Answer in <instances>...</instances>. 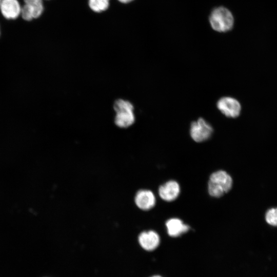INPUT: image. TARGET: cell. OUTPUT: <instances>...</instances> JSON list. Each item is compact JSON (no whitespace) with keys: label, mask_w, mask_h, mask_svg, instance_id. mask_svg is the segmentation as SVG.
<instances>
[{"label":"cell","mask_w":277,"mask_h":277,"mask_svg":"<svg viewBox=\"0 0 277 277\" xmlns=\"http://www.w3.org/2000/svg\"><path fill=\"white\" fill-rule=\"evenodd\" d=\"M232 185L231 177L226 171L219 170L210 176L208 189L209 194L219 197L228 192Z\"/></svg>","instance_id":"cell-1"},{"label":"cell","mask_w":277,"mask_h":277,"mask_svg":"<svg viewBox=\"0 0 277 277\" xmlns=\"http://www.w3.org/2000/svg\"><path fill=\"white\" fill-rule=\"evenodd\" d=\"M218 109L225 116L235 118L238 117L241 111V105L235 98L225 96L221 98L217 102Z\"/></svg>","instance_id":"cell-5"},{"label":"cell","mask_w":277,"mask_h":277,"mask_svg":"<svg viewBox=\"0 0 277 277\" xmlns=\"http://www.w3.org/2000/svg\"><path fill=\"white\" fill-rule=\"evenodd\" d=\"M120 2L123 3V4H127L130 3L131 2L134 1V0H117Z\"/></svg>","instance_id":"cell-14"},{"label":"cell","mask_w":277,"mask_h":277,"mask_svg":"<svg viewBox=\"0 0 277 277\" xmlns=\"http://www.w3.org/2000/svg\"><path fill=\"white\" fill-rule=\"evenodd\" d=\"M213 132L212 127L203 118L193 122L190 126V136L196 142L207 140L212 135Z\"/></svg>","instance_id":"cell-4"},{"label":"cell","mask_w":277,"mask_h":277,"mask_svg":"<svg viewBox=\"0 0 277 277\" xmlns=\"http://www.w3.org/2000/svg\"><path fill=\"white\" fill-rule=\"evenodd\" d=\"M21 9L22 7L17 0H1V12L6 19H16L21 14Z\"/></svg>","instance_id":"cell-7"},{"label":"cell","mask_w":277,"mask_h":277,"mask_svg":"<svg viewBox=\"0 0 277 277\" xmlns=\"http://www.w3.org/2000/svg\"><path fill=\"white\" fill-rule=\"evenodd\" d=\"M114 109L117 114L115 122L120 127H127L134 122L133 106L127 101L119 100L115 103Z\"/></svg>","instance_id":"cell-3"},{"label":"cell","mask_w":277,"mask_h":277,"mask_svg":"<svg viewBox=\"0 0 277 277\" xmlns=\"http://www.w3.org/2000/svg\"><path fill=\"white\" fill-rule=\"evenodd\" d=\"M110 0H88L90 8L95 12L106 11L109 6Z\"/></svg>","instance_id":"cell-12"},{"label":"cell","mask_w":277,"mask_h":277,"mask_svg":"<svg viewBox=\"0 0 277 277\" xmlns=\"http://www.w3.org/2000/svg\"><path fill=\"white\" fill-rule=\"evenodd\" d=\"M265 220L270 225L277 226V208L268 210L265 214Z\"/></svg>","instance_id":"cell-13"},{"label":"cell","mask_w":277,"mask_h":277,"mask_svg":"<svg viewBox=\"0 0 277 277\" xmlns=\"http://www.w3.org/2000/svg\"><path fill=\"white\" fill-rule=\"evenodd\" d=\"M168 234L172 237H177L186 232L189 229V226L184 224L179 219L172 218L166 223Z\"/></svg>","instance_id":"cell-11"},{"label":"cell","mask_w":277,"mask_h":277,"mask_svg":"<svg viewBox=\"0 0 277 277\" xmlns=\"http://www.w3.org/2000/svg\"><path fill=\"white\" fill-rule=\"evenodd\" d=\"M138 242L143 249L152 251L159 246L160 238L156 232L150 230L142 232L138 236Z\"/></svg>","instance_id":"cell-8"},{"label":"cell","mask_w":277,"mask_h":277,"mask_svg":"<svg viewBox=\"0 0 277 277\" xmlns=\"http://www.w3.org/2000/svg\"><path fill=\"white\" fill-rule=\"evenodd\" d=\"M180 192L179 184L175 181H169L161 186L159 189L160 197L167 202L173 201Z\"/></svg>","instance_id":"cell-9"},{"label":"cell","mask_w":277,"mask_h":277,"mask_svg":"<svg viewBox=\"0 0 277 277\" xmlns=\"http://www.w3.org/2000/svg\"><path fill=\"white\" fill-rule=\"evenodd\" d=\"M136 206L141 209L147 210L155 204V197L152 192L148 190L138 191L135 197Z\"/></svg>","instance_id":"cell-10"},{"label":"cell","mask_w":277,"mask_h":277,"mask_svg":"<svg viewBox=\"0 0 277 277\" xmlns=\"http://www.w3.org/2000/svg\"><path fill=\"white\" fill-rule=\"evenodd\" d=\"M152 277H162V276H161L160 275H154V276H153Z\"/></svg>","instance_id":"cell-15"},{"label":"cell","mask_w":277,"mask_h":277,"mask_svg":"<svg viewBox=\"0 0 277 277\" xmlns=\"http://www.w3.org/2000/svg\"><path fill=\"white\" fill-rule=\"evenodd\" d=\"M1 0H0V3H1Z\"/></svg>","instance_id":"cell-16"},{"label":"cell","mask_w":277,"mask_h":277,"mask_svg":"<svg viewBox=\"0 0 277 277\" xmlns=\"http://www.w3.org/2000/svg\"><path fill=\"white\" fill-rule=\"evenodd\" d=\"M209 22L213 30L220 32H224L232 29L234 18L231 12L228 9L220 7L211 12Z\"/></svg>","instance_id":"cell-2"},{"label":"cell","mask_w":277,"mask_h":277,"mask_svg":"<svg viewBox=\"0 0 277 277\" xmlns=\"http://www.w3.org/2000/svg\"><path fill=\"white\" fill-rule=\"evenodd\" d=\"M24 2L21 13L24 19L31 21L42 15L44 11L42 0H24Z\"/></svg>","instance_id":"cell-6"}]
</instances>
